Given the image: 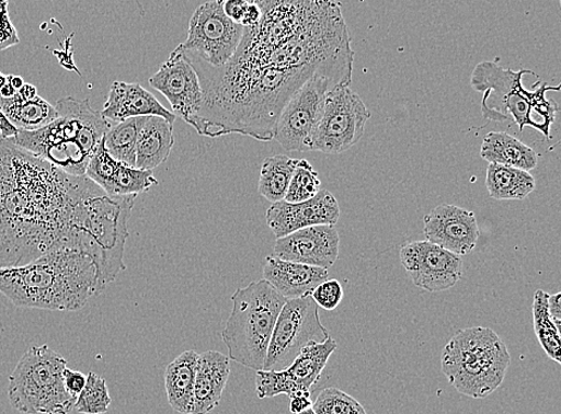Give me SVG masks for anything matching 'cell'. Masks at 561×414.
I'll list each match as a JSON object with an SVG mask.
<instances>
[{"label": "cell", "instance_id": "83f0119b", "mask_svg": "<svg viewBox=\"0 0 561 414\" xmlns=\"http://www.w3.org/2000/svg\"><path fill=\"white\" fill-rule=\"evenodd\" d=\"M548 295L542 290L535 292L533 301V325L542 350L548 357L561 364L560 332L548 313Z\"/></svg>", "mask_w": 561, "mask_h": 414}, {"label": "cell", "instance_id": "1f68e13d", "mask_svg": "<svg viewBox=\"0 0 561 414\" xmlns=\"http://www.w3.org/2000/svg\"><path fill=\"white\" fill-rule=\"evenodd\" d=\"M119 164L121 162L116 161L108 152L102 138L93 158L89 161L85 176L93 181L104 193L108 194Z\"/></svg>", "mask_w": 561, "mask_h": 414}, {"label": "cell", "instance_id": "4fadbf2b", "mask_svg": "<svg viewBox=\"0 0 561 414\" xmlns=\"http://www.w3.org/2000/svg\"><path fill=\"white\" fill-rule=\"evenodd\" d=\"M149 84L171 103L179 118L194 126L203 107L204 94L199 76L184 50L178 46L151 77Z\"/></svg>", "mask_w": 561, "mask_h": 414}, {"label": "cell", "instance_id": "cb8c5ba5", "mask_svg": "<svg viewBox=\"0 0 561 414\" xmlns=\"http://www.w3.org/2000/svg\"><path fill=\"white\" fill-rule=\"evenodd\" d=\"M0 110L19 131H35L57 118V110L41 96L23 100L16 93L5 99L0 96Z\"/></svg>", "mask_w": 561, "mask_h": 414}, {"label": "cell", "instance_id": "5bb4252c", "mask_svg": "<svg viewBox=\"0 0 561 414\" xmlns=\"http://www.w3.org/2000/svg\"><path fill=\"white\" fill-rule=\"evenodd\" d=\"M341 237L333 226H314L277 239L273 255L282 261L329 269L337 261Z\"/></svg>", "mask_w": 561, "mask_h": 414}, {"label": "cell", "instance_id": "ac0fdd59", "mask_svg": "<svg viewBox=\"0 0 561 414\" xmlns=\"http://www.w3.org/2000/svg\"><path fill=\"white\" fill-rule=\"evenodd\" d=\"M330 277L329 269L282 261L270 255L264 266V279L286 300L311 295Z\"/></svg>", "mask_w": 561, "mask_h": 414}, {"label": "cell", "instance_id": "30bf717a", "mask_svg": "<svg viewBox=\"0 0 561 414\" xmlns=\"http://www.w3.org/2000/svg\"><path fill=\"white\" fill-rule=\"evenodd\" d=\"M243 31L226 16L224 0H211L193 12L187 41L179 47L213 68H221L237 55Z\"/></svg>", "mask_w": 561, "mask_h": 414}, {"label": "cell", "instance_id": "7bdbcfd3", "mask_svg": "<svg viewBox=\"0 0 561 414\" xmlns=\"http://www.w3.org/2000/svg\"><path fill=\"white\" fill-rule=\"evenodd\" d=\"M18 94L23 100H32L37 96V89L33 84L24 83L23 87L18 90Z\"/></svg>", "mask_w": 561, "mask_h": 414}, {"label": "cell", "instance_id": "7c38bea8", "mask_svg": "<svg viewBox=\"0 0 561 414\" xmlns=\"http://www.w3.org/2000/svg\"><path fill=\"white\" fill-rule=\"evenodd\" d=\"M400 262L414 286L428 292L451 289L463 275V262L456 255L430 241L404 243Z\"/></svg>", "mask_w": 561, "mask_h": 414}, {"label": "cell", "instance_id": "44dd1931", "mask_svg": "<svg viewBox=\"0 0 561 414\" xmlns=\"http://www.w3.org/2000/svg\"><path fill=\"white\" fill-rule=\"evenodd\" d=\"M198 358L199 354L193 350L182 353L164 372L168 403L174 411L182 414H192Z\"/></svg>", "mask_w": 561, "mask_h": 414}, {"label": "cell", "instance_id": "f35d334b", "mask_svg": "<svg viewBox=\"0 0 561 414\" xmlns=\"http://www.w3.org/2000/svg\"><path fill=\"white\" fill-rule=\"evenodd\" d=\"M561 294L558 292L556 295L548 296V313L557 327V330L561 331Z\"/></svg>", "mask_w": 561, "mask_h": 414}, {"label": "cell", "instance_id": "3957f363", "mask_svg": "<svg viewBox=\"0 0 561 414\" xmlns=\"http://www.w3.org/2000/svg\"><path fill=\"white\" fill-rule=\"evenodd\" d=\"M55 107L54 122L35 131H19L11 139L64 173L84 176L89 161L112 124L91 107L88 99L62 97Z\"/></svg>", "mask_w": 561, "mask_h": 414}, {"label": "cell", "instance_id": "ffe728a7", "mask_svg": "<svg viewBox=\"0 0 561 414\" xmlns=\"http://www.w3.org/2000/svg\"><path fill=\"white\" fill-rule=\"evenodd\" d=\"M174 143V124L161 116H146L137 140L136 168L156 170L168 160Z\"/></svg>", "mask_w": 561, "mask_h": 414}, {"label": "cell", "instance_id": "ba28073f", "mask_svg": "<svg viewBox=\"0 0 561 414\" xmlns=\"http://www.w3.org/2000/svg\"><path fill=\"white\" fill-rule=\"evenodd\" d=\"M68 360L47 345L33 346L9 378L12 407L24 414H69L76 399L64 384Z\"/></svg>", "mask_w": 561, "mask_h": 414}, {"label": "cell", "instance_id": "7dc6e473", "mask_svg": "<svg viewBox=\"0 0 561 414\" xmlns=\"http://www.w3.org/2000/svg\"><path fill=\"white\" fill-rule=\"evenodd\" d=\"M297 414H317L314 410H312L311 407L304 411V412H299Z\"/></svg>", "mask_w": 561, "mask_h": 414}, {"label": "cell", "instance_id": "484cf974", "mask_svg": "<svg viewBox=\"0 0 561 414\" xmlns=\"http://www.w3.org/2000/svg\"><path fill=\"white\" fill-rule=\"evenodd\" d=\"M298 160L276 154L267 158L261 166L257 191L270 203L285 199Z\"/></svg>", "mask_w": 561, "mask_h": 414}, {"label": "cell", "instance_id": "e575fe53", "mask_svg": "<svg viewBox=\"0 0 561 414\" xmlns=\"http://www.w3.org/2000/svg\"><path fill=\"white\" fill-rule=\"evenodd\" d=\"M310 296L319 307L332 312V310L341 304L344 297V289L341 281L328 279L321 283Z\"/></svg>", "mask_w": 561, "mask_h": 414}, {"label": "cell", "instance_id": "9a60e30c", "mask_svg": "<svg viewBox=\"0 0 561 414\" xmlns=\"http://www.w3.org/2000/svg\"><path fill=\"white\" fill-rule=\"evenodd\" d=\"M341 206L331 192L322 189L314 198L304 203H274L266 212V221L273 234L279 238L314 226H335L341 218Z\"/></svg>", "mask_w": 561, "mask_h": 414}, {"label": "cell", "instance_id": "6da1fadb", "mask_svg": "<svg viewBox=\"0 0 561 414\" xmlns=\"http://www.w3.org/2000/svg\"><path fill=\"white\" fill-rule=\"evenodd\" d=\"M121 207L85 175L64 173L0 135V267L32 263L59 248L106 261L103 248Z\"/></svg>", "mask_w": 561, "mask_h": 414}, {"label": "cell", "instance_id": "4316f807", "mask_svg": "<svg viewBox=\"0 0 561 414\" xmlns=\"http://www.w3.org/2000/svg\"><path fill=\"white\" fill-rule=\"evenodd\" d=\"M146 116H137L110 128L103 137L104 146L112 157L119 162L136 166L137 140Z\"/></svg>", "mask_w": 561, "mask_h": 414}, {"label": "cell", "instance_id": "60d3db41", "mask_svg": "<svg viewBox=\"0 0 561 414\" xmlns=\"http://www.w3.org/2000/svg\"><path fill=\"white\" fill-rule=\"evenodd\" d=\"M248 3H250V2H248ZM261 16H263V12H261V9L256 4L250 3V5H248L245 14L241 21L242 27L243 28L253 27V25H256L260 22Z\"/></svg>", "mask_w": 561, "mask_h": 414}, {"label": "cell", "instance_id": "7402d4cb", "mask_svg": "<svg viewBox=\"0 0 561 414\" xmlns=\"http://www.w3.org/2000/svg\"><path fill=\"white\" fill-rule=\"evenodd\" d=\"M480 157L490 163L529 172L538 166L539 154L506 133H490L482 140Z\"/></svg>", "mask_w": 561, "mask_h": 414}, {"label": "cell", "instance_id": "74e56055", "mask_svg": "<svg viewBox=\"0 0 561 414\" xmlns=\"http://www.w3.org/2000/svg\"><path fill=\"white\" fill-rule=\"evenodd\" d=\"M248 5H250L248 0H224V11L226 16L232 22L239 24H241Z\"/></svg>", "mask_w": 561, "mask_h": 414}, {"label": "cell", "instance_id": "d4e9b609", "mask_svg": "<svg viewBox=\"0 0 561 414\" xmlns=\"http://www.w3.org/2000/svg\"><path fill=\"white\" fill-rule=\"evenodd\" d=\"M535 186L537 183L529 172L494 163L488 168L486 188L494 200H524Z\"/></svg>", "mask_w": 561, "mask_h": 414}, {"label": "cell", "instance_id": "7a4b0ae2", "mask_svg": "<svg viewBox=\"0 0 561 414\" xmlns=\"http://www.w3.org/2000/svg\"><path fill=\"white\" fill-rule=\"evenodd\" d=\"M98 258L85 250L59 248L15 267H0V294L20 308L76 312L106 290Z\"/></svg>", "mask_w": 561, "mask_h": 414}, {"label": "cell", "instance_id": "52a82bcc", "mask_svg": "<svg viewBox=\"0 0 561 414\" xmlns=\"http://www.w3.org/2000/svg\"><path fill=\"white\" fill-rule=\"evenodd\" d=\"M354 70V50L336 51L324 60L310 79L297 90L284 107L274 139L288 151H311V141L321 119L324 102L333 89L350 85Z\"/></svg>", "mask_w": 561, "mask_h": 414}, {"label": "cell", "instance_id": "e0dca14e", "mask_svg": "<svg viewBox=\"0 0 561 414\" xmlns=\"http://www.w3.org/2000/svg\"><path fill=\"white\" fill-rule=\"evenodd\" d=\"M103 119L110 123H123L137 116H161L174 124L176 115L161 105L147 89L138 83L114 82L107 102L101 112Z\"/></svg>", "mask_w": 561, "mask_h": 414}, {"label": "cell", "instance_id": "d6986e66", "mask_svg": "<svg viewBox=\"0 0 561 414\" xmlns=\"http://www.w3.org/2000/svg\"><path fill=\"white\" fill-rule=\"evenodd\" d=\"M230 377V358L218 352L199 355L194 381V404L192 414H207L221 400Z\"/></svg>", "mask_w": 561, "mask_h": 414}, {"label": "cell", "instance_id": "603a6c76", "mask_svg": "<svg viewBox=\"0 0 561 414\" xmlns=\"http://www.w3.org/2000/svg\"><path fill=\"white\" fill-rule=\"evenodd\" d=\"M336 347V342L331 336L323 343L309 344L302 348L293 364L284 369L295 384L297 393L311 394L312 388L320 381L321 375Z\"/></svg>", "mask_w": 561, "mask_h": 414}, {"label": "cell", "instance_id": "f546056e", "mask_svg": "<svg viewBox=\"0 0 561 414\" xmlns=\"http://www.w3.org/2000/svg\"><path fill=\"white\" fill-rule=\"evenodd\" d=\"M112 404L106 380L90 371L84 390L78 395L75 409L83 414H103Z\"/></svg>", "mask_w": 561, "mask_h": 414}, {"label": "cell", "instance_id": "ab89813d", "mask_svg": "<svg viewBox=\"0 0 561 414\" xmlns=\"http://www.w3.org/2000/svg\"><path fill=\"white\" fill-rule=\"evenodd\" d=\"M310 395V393H297L290 396V412L297 414L310 409L312 406Z\"/></svg>", "mask_w": 561, "mask_h": 414}, {"label": "cell", "instance_id": "d6a6232c", "mask_svg": "<svg viewBox=\"0 0 561 414\" xmlns=\"http://www.w3.org/2000/svg\"><path fill=\"white\" fill-rule=\"evenodd\" d=\"M317 414H368L358 401L337 388H325L311 406Z\"/></svg>", "mask_w": 561, "mask_h": 414}, {"label": "cell", "instance_id": "836d02e7", "mask_svg": "<svg viewBox=\"0 0 561 414\" xmlns=\"http://www.w3.org/2000/svg\"><path fill=\"white\" fill-rule=\"evenodd\" d=\"M255 388L259 399L274 398L280 394L293 396L297 393L295 384L285 370L256 371Z\"/></svg>", "mask_w": 561, "mask_h": 414}, {"label": "cell", "instance_id": "f1b7e54d", "mask_svg": "<svg viewBox=\"0 0 561 414\" xmlns=\"http://www.w3.org/2000/svg\"><path fill=\"white\" fill-rule=\"evenodd\" d=\"M152 171L138 170L136 166L121 162L108 192L111 197L135 196L148 192L152 186H158Z\"/></svg>", "mask_w": 561, "mask_h": 414}, {"label": "cell", "instance_id": "b9f144b4", "mask_svg": "<svg viewBox=\"0 0 561 414\" xmlns=\"http://www.w3.org/2000/svg\"><path fill=\"white\" fill-rule=\"evenodd\" d=\"M19 134V129L12 125L5 114L0 110V135L4 138H14Z\"/></svg>", "mask_w": 561, "mask_h": 414}, {"label": "cell", "instance_id": "4dcf8cb0", "mask_svg": "<svg viewBox=\"0 0 561 414\" xmlns=\"http://www.w3.org/2000/svg\"><path fill=\"white\" fill-rule=\"evenodd\" d=\"M321 191V181L318 172L307 160H298L285 202L304 203L314 198Z\"/></svg>", "mask_w": 561, "mask_h": 414}, {"label": "cell", "instance_id": "5b68a950", "mask_svg": "<svg viewBox=\"0 0 561 414\" xmlns=\"http://www.w3.org/2000/svg\"><path fill=\"white\" fill-rule=\"evenodd\" d=\"M511 361L497 333L472 327L456 333L443 348L442 371L459 393L484 399L502 386Z\"/></svg>", "mask_w": 561, "mask_h": 414}, {"label": "cell", "instance_id": "d590c367", "mask_svg": "<svg viewBox=\"0 0 561 414\" xmlns=\"http://www.w3.org/2000/svg\"><path fill=\"white\" fill-rule=\"evenodd\" d=\"M19 44L20 37L9 18L8 0H0V50Z\"/></svg>", "mask_w": 561, "mask_h": 414}, {"label": "cell", "instance_id": "8d00e7d4", "mask_svg": "<svg viewBox=\"0 0 561 414\" xmlns=\"http://www.w3.org/2000/svg\"><path fill=\"white\" fill-rule=\"evenodd\" d=\"M62 378L65 388H67L69 394L77 400L78 395L84 390L87 383L85 375L81 371L67 368L64 370Z\"/></svg>", "mask_w": 561, "mask_h": 414}, {"label": "cell", "instance_id": "bcb514c9", "mask_svg": "<svg viewBox=\"0 0 561 414\" xmlns=\"http://www.w3.org/2000/svg\"><path fill=\"white\" fill-rule=\"evenodd\" d=\"M8 83V74L0 72V89Z\"/></svg>", "mask_w": 561, "mask_h": 414}, {"label": "cell", "instance_id": "f6af8a7d", "mask_svg": "<svg viewBox=\"0 0 561 414\" xmlns=\"http://www.w3.org/2000/svg\"><path fill=\"white\" fill-rule=\"evenodd\" d=\"M8 82L16 90H20L24 84L22 77L14 74H8Z\"/></svg>", "mask_w": 561, "mask_h": 414}, {"label": "cell", "instance_id": "8fae6325", "mask_svg": "<svg viewBox=\"0 0 561 414\" xmlns=\"http://www.w3.org/2000/svg\"><path fill=\"white\" fill-rule=\"evenodd\" d=\"M371 113L350 85L336 87L325 99L323 113L311 141V151L342 153L364 136Z\"/></svg>", "mask_w": 561, "mask_h": 414}, {"label": "cell", "instance_id": "2e32d148", "mask_svg": "<svg viewBox=\"0 0 561 414\" xmlns=\"http://www.w3.org/2000/svg\"><path fill=\"white\" fill-rule=\"evenodd\" d=\"M426 240L456 255L471 253L478 243L479 227L472 211L455 205H439L424 217Z\"/></svg>", "mask_w": 561, "mask_h": 414}, {"label": "cell", "instance_id": "277c9868", "mask_svg": "<svg viewBox=\"0 0 561 414\" xmlns=\"http://www.w3.org/2000/svg\"><path fill=\"white\" fill-rule=\"evenodd\" d=\"M529 70L514 71L504 69L497 61H482L474 69L471 85L481 93L482 118L489 122H514L519 131L529 126L547 139H551V126L556 120L559 106L554 100H548V92H559L560 87H548L538 82L531 90L522 83Z\"/></svg>", "mask_w": 561, "mask_h": 414}, {"label": "cell", "instance_id": "8992f818", "mask_svg": "<svg viewBox=\"0 0 561 414\" xmlns=\"http://www.w3.org/2000/svg\"><path fill=\"white\" fill-rule=\"evenodd\" d=\"M286 301L265 279L234 291L221 332L230 359L256 371L264 369L271 336Z\"/></svg>", "mask_w": 561, "mask_h": 414}, {"label": "cell", "instance_id": "9c48e42d", "mask_svg": "<svg viewBox=\"0 0 561 414\" xmlns=\"http://www.w3.org/2000/svg\"><path fill=\"white\" fill-rule=\"evenodd\" d=\"M330 332L320 320L319 306L305 296L285 302L274 326L263 370H284L312 343H323Z\"/></svg>", "mask_w": 561, "mask_h": 414}, {"label": "cell", "instance_id": "ee69618b", "mask_svg": "<svg viewBox=\"0 0 561 414\" xmlns=\"http://www.w3.org/2000/svg\"><path fill=\"white\" fill-rule=\"evenodd\" d=\"M18 93V90L12 87L9 82L0 89V96L9 99L14 96Z\"/></svg>", "mask_w": 561, "mask_h": 414}]
</instances>
